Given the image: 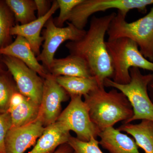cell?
I'll return each mask as SVG.
<instances>
[{
    "mask_svg": "<svg viewBox=\"0 0 153 153\" xmlns=\"http://www.w3.org/2000/svg\"><path fill=\"white\" fill-rule=\"evenodd\" d=\"M40 105L25 97L24 102L13 110L10 114L11 128L19 127L32 123L38 118Z\"/></svg>",
    "mask_w": 153,
    "mask_h": 153,
    "instance_id": "19",
    "label": "cell"
},
{
    "mask_svg": "<svg viewBox=\"0 0 153 153\" xmlns=\"http://www.w3.org/2000/svg\"><path fill=\"white\" fill-rule=\"evenodd\" d=\"M9 73L6 71L0 73V114L8 112L11 97L18 91Z\"/></svg>",
    "mask_w": 153,
    "mask_h": 153,
    "instance_id": "22",
    "label": "cell"
},
{
    "mask_svg": "<svg viewBox=\"0 0 153 153\" xmlns=\"http://www.w3.org/2000/svg\"><path fill=\"white\" fill-rule=\"evenodd\" d=\"M58 84L64 88L69 96H85L100 86L94 76L89 77L59 76L56 77Z\"/></svg>",
    "mask_w": 153,
    "mask_h": 153,
    "instance_id": "18",
    "label": "cell"
},
{
    "mask_svg": "<svg viewBox=\"0 0 153 153\" xmlns=\"http://www.w3.org/2000/svg\"><path fill=\"white\" fill-rule=\"evenodd\" d=\"M118 11L111 22L107 34L108 41L127 38L135 42L145 58L153 61V7L146 15L131 22Z\"/></svg>",
    "mask_w": 153,
    "mask_h": 153,
    "instance_id": "3",
    "label": "cell"
},
{
    "mask_svg": "<svg viewBox=\"0 0 153 153\" xmlns=\"http://www.w3.org/2000/svg\"><path fill=\"white\" fill-rule=\"evenodd\" d=\"M106 46L113 67L114 82L128 84L131 81L130 69L134 67L153 73V62L144 57L137 44L132 40L127 38H118L106 41Z\"/></svg>",
    "mask_w": 153,
    "mask_h": 153,
    "instance_id": "4",
    "label": "cell"
},
{
    "mask_svg": "<svg viewBox=\"0 0 153 153\" xmlns=\"http://www.w3.org/2000/svg\"><path fill=\"white\" fill-rule=\"evenodd\" d=\"M0 55L10 56L19 59L37 72L43 79L49 73L37 60L30 43L22 36H16V39L10 44L1 48Z\"/></svg>",
    "mask_w": 153,
    "mask_h": 153,
    "instance_id": "13",
    "label": "cell"
},
{
    "mask_svg": "<svg viewBox=\"0 0 153 153\" xmlns=\"http://www.w3.org/2000/svg\"><path fill=\"white\" fill-rule=\"evenodd\" d=\"M73 149L68 143L61 145L54 153H73Z\"/></svg>",
    "mask_w": 153,
    "mask_h": 153,
    "instance_id": "28",
    "label": "cell"
},
{
    "mask_svg": "<svg viewBox=\"0 0 153 153\" xmlns=\"http://www.w3.org/2000/svg\"><path fill=\"white\" fill-rule=\"evenodd\" d=\"M67 143L73 149V153H103L99 146V142L94 137L84 142L71 136Z\"/></svg>",
    "mask_w": 153,
    "mask_h": 153,
    "instance_id": "23",
    "label": "cell"
},
{
    "mask_svg": "<svg viewBox=\"0 0 153 153\" xmlns=\"http://www.w3.org/2000/svg\"><path fill=\"white\" fill-rule=\"evenodd\" d=\"M131 81L127 84L115 82L109 78L105 80L104 86L112 87L123 94L130 102L134 114L124 123H131L139 120L153 121V103L148 92V85L153 79V73L143 74L140 68L130 69Z\"/></svg>",
    "mask_w": 153,
    "mask_h": 153,
    "instance_id": "5",
    "label": "cell"
},
{
    "mask_svg": "<svg viewBox=\"0 0 153 153\" xmlns=\"http://www.w3.org/2000/svg\"><path fill=\"white\" fill-rule=\"evenodd\" d=\"M42 100L39 117L44 127L57 121L61 113V104L70 96L57 82L56 77L50 73L44 78Z\"/></svg>",
    "mask_w": 153,
    "mask_h": 153,
    "instance_id": "10",
    "label": "cell"
},
{
    "mask_svg": "<svg viewBox=\"0 0 153 153\" xmlns=\"http://www.w3.org/2000/svg\"><path fill=\"white\" fill-rule=\"evenodd\" d=\"M66 27H59L55 25L54 19L51 17L45 25L43 36L44 43L42 51L37 56L38 61L48 71L55 59V53L65 41H75L80 40L84 36L86 31L80 30L69 22H67ZM49 73V72H48Z\"/></svg>",
    "mask_w": 153,
    "mask_h": 153,
    "instance_id": "8",
    "label": "cell"
},
{
    "mask_svg": "<svg viewBox=\"0 0 153 153\" xmlns=\"http://www.w3.org/2000/svg\"><path fill=\"white\" fill-rule=\"evenodd\" d=\"M48 72L55 77L61 76H92L84 60L78 56L72 55L64 58H55Z\"/></svg>",
    "mask_w": 153,
    "mask_h": 153,
    "instance_id": "16",
    "label": "cell"
},
{
    "mask_svg": "<svg viewBox=\"0 0 153 153\" xmlns=\"http://www.w3.org/2000/svg\"><path fill=\"white\" fill-rule=\"evenodd\" d=\"M133 137L138 147L145 153H153V121L143 120L140 123H123L117 128Z\"/></svg>",
    "mask_w": 153,
    "mask_h": 153,
    "instance_id": "17",
    "label": "cell"
},
{
    "mask_svg": "<svg viewBox=\"0 0 153 153\" xmlns=\"http://www.w3.org/2000/svg\"><path fill=\"white\" fill-rule=\"evenodd\" d=\"M60 9L59 16L54 19L55 25L63 27L65 22L68 21L71 12L74 8L82 1V0H57Z\"/></svg>",
    "mask_w": 153,
    "mask_h": 153,
    "instance_id": "24",
    "label": "cell"
},
{
    "mask_svg": "<svg viewBox=\"0 0 153 153\" xmlns=\"http://www.w3.org/2000/svg\"><path fill=\"white\" fill-rule=\"evenodd\" d=\"M99 144L110 153H141L134 139L113 127L100 133Z\"/></svg>",
    "mask_w": 153,
    "mask_h": 153,
    "instance_id": "15",
    "label": "cell"
},
{
    "mask_svg": "<svg viewBox=\"0 0 153 153\" xmlns=\"http://www.w3.org/2000/svg\"><path fill=\"white\" fill-rule=\"evenodd\" d=\"M150 5H153V0H82L71 12L68 21L78 29L84 30L89 17L96 13L115 9L127 16L134 9L145 13Z\"/></svg>",
    "mask_w": 153,
    "mask_h": 153,
    "instance_id": "6",
    "label": "cell"
},
{
    "mask_svg": "<svg viewBox=\"0 0 153 153\" xmlns=\"http://www.w3.org/2000/svg\"><path fill=\"white\" fill-rule=\"evenodd\" d=\"M71 137L70 131L57 121L45 127L34 147L28 153H54L60 146L67 143Z\"/></svg>",
    "mask_w": 153,
    "mask_h": 153,
    "instance_id": "14",
    "label": "cell"
},
{
    "mask_svg": "<svg viewBox=\"0 0 153 153\" xmlns=\"http://www.w3.org/2000/svg\"><path fill=\"white\" fill-rule=\"evenodd\" d=\"M14 14L15 21L21 25H26L37 19L34 0H5Z\"/></svg>",
    "mask_w": 153,
    "mask_h": 153,
    "instance_id": "20",
    "label": "cell"
},
{
    "mask_svg": "<svg viewBox=\"0 0 153 153\" xmlns=\"http://www.w3.org/2000/svg\"><path fill=\"white\" fill-rule=\"evenodd\" d=\"M44 129L45 127L39 116L32 123L10 129L5 139L6 152L25 153L29 148L35 146Z\"/></svg>",
    "mask_w": 153,
    "mask_h": 153,
    "instance_id": "11",
    "label": "cell"
},
{
    "mask_svg": "<svg viewBox=\"0 0 153 153\" xmlns=\"http://www.w3.org/2000/svg\"><path fill=\"white\" fill-rule=\"evenodd\" d=\"M83 97L91 119L100 132L122 121L125 123L133 116L130 102L117 89L106 91L104 86H99Z\"/></svg>",
    "mask_w": 153,
    "mask_h": 153,
    "instance_id": "2",
    "label": "cell"
},
{
    "mask_svg": "<svg viewBox=\"0 0 153 153\" xmlns=\"http://www.w3.org/2000/svg\"><path fill=\"white\" fill-rule=\"evenodd\" d=\"M116 15V13H112L102 17L93 16L84 36L78 41H69L65 45L70 55H76L84 60L100 86H104L105 80L113 76L112 61L105 37Z\"/></svg>",
    "mask_w": 153,
    "mask_h": 153,
    "instance_id": "1",
    "label": "cell"
},
{
    "mask_svg": "<svg viewBox=\"0 0 153 153\" xmlns=\"http://www.w3.org/2000/svg\"><path fill=\"white\" fill-rule=\"evenodd\" d=\"M59 9L57 0L52 1V6L49 12L44 16L37 18L35 21L26 25H15L11 29V36H21L24 37L30 43L36 57L41 53V46L44 41L41 36V30L47 21Z\"/></svg>",
    "mask_w": 153,
    "mask_h": 153,
    "instance_id": "12",
    "label": "cell"
},
{
    "mask_svg": "<svg viewBox=\"0 0 153 153\" xmlns=\"http://www.w3.org/2000/svg\"><path fill=\"white\" fill-rule=\"evenodd\" d=\"M12 126L10 114L9 112L0 114V153H7L5 139L8 132Z\"/></svg>",
    "mask_w": 153,
    "mask_h": 153,
    "instance_id": "25",
    "label": "cell"
},
{
    "mask_svg": "<svg viewBox=\"0 0 153 153\" xmlns=\"http://www.w3.org/2000/svg\"><path fill=\"white\" fill-rule=\"evenodd\" d=\"M36 3L37 18L44 16L49 12L52 2L49 0H34Z\"/></svg>",
    "mask_w": 153,
    "mask_h": 153,
    "instance_id": "26",
    "label": "cell"
},
{
    "mask_svg": "<svg viewBox=\"0 0 153 153\" xmlns=\"http://www.w3.org/2000/svg\"><path fill=\"white\" fill-rule=\"evenodd\" d=\"M25 96L20 93L18 91L14 93L11 98L8 112H10L22 104L25 100Z\"/></svg>",
    "mask_w": 153,
    "mask_h": 153,
    "instance_id": "27",
    "label": "cell"
},
{
    "mask_svg": "<svg viewBox=\"0 0 153 153\" xmlns=\"http://www.w3.org/2000/svg\"><path fill=\"white\" fill-rule=\"evenodd\" d=\"M15 21L14 14L5 1L0 0V49L12 43L10 31Z\"/></svg>",
    "mask_w": 153,
    "mask_h": 153,
    "instance_id": "21",
    "label": "cell"
},
{
    "mask_svg": "<svg viewBox=\"0 0 153 153\" xmlns=\"http://www.w3.org/2000/svg\"><path fill=\"white\" fill-rule=\"evenodd\" d=\"M2 62L1 61V60H0V73H2V72H4L5 71L3 69L2 66Z\"/></svg>",
    "mask_w": 153,
    "mask_h": 153,
    "instance_id": "30",
    "label": "cell"
},
{
    "mask_svg": "<svg viewBox=\"0 0 153 153\" xmlns=\"http://www.w3.org/2000/svg\"><path fill=\"white\" fill-rule=\"evenodd\" d=\"M2 56L1 60L13 76L18 91L40 105L44 79L19 59L10 56Z\"/></svg>",
    "mask_w": 153,
    "mask_h": 153,
    "instance_id": "9",
    "label": "cell"
},
{
    "mask_svg": "<svg viewBox=\"0 0 153 153\" xmlns=\"http://www.w3.org/2000/svg\"><path fill=\"white\" fill-rule=\"evenodd\" d=\"M148 92L152 102L153 103V79L148 85Z\"/></svg>",
    "mask_w": 153,
    "mask_h": 153,
    "instance_id": "29",
    "label": "cell"
},
{
    "mask_svg": "<svg viewBox=\"0 0 153 153\" xmlns=\"http://www.w3.org/2000/svg\"><path fill=\"white\" fill-rule=\"evenodd\" d=\"M70 97L69 104L57 121L68 130L74 132L80 140L88 142L92 137L96 139L100 131L91 119L88 108L82 100V96L71 95Z\"/></svg>",
    "mask_w": 153,
    "mask_h": 153,
    "instance_id": "7",
    "label": "cell"
}]
</instances>
